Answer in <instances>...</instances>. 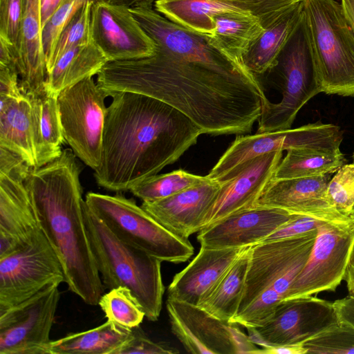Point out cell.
<instances>
[{
	"label": "cell",
	"instance_id": "1",
	"mask_svg": "<svg viewBox=\"0 0 354 354\" xmlns=\"http://www.w3.org/2000/svg\"><path fill=\"white\" fill-rule=\"evenodd\" d=\"M96 83L109 96L133 92L162 101L213 136L250 132L268 100L257 77L231 76L157 46L147 57L108 62Z\"/></svg>",
	"mask_w": 354,
	"mask_h": 354
},
{
	"label": "cell",
	"instance_id": "2",
	"mask_svg": "<svg viewBox=\"0 0 354 354\" xmlns=\"http://www.w3.org/2000/svg\"><path fill=\"white\" fill-rule=\"evenodd\" d=\"M107 107L99 186L126 192L171 165L201 134L198 127L171 105L140 93L114 92Z\"/></svg>",
	"mask_w": 354,
	"mask_h": 354
},
{
	"label": "cell",
	"instance_id": "3",
	"mask_svg": "<svg viewBox=\"0 0 354 354\" xmlns=\"http://www.w3.org/2000/svg\"><path fill=\"white\" fill-rule=\"evenodd\" d=\"M72 149L39 168L25 185L40 229L57 254L69 290L86 304L98 305L104 286L97 270L84 218L80 167Z\"/></svg>",
	"mask_w": 354,
	"mask_h": 354
},
{
	"label": "cell",
	"instance_id": "4",
	"mask_svg": "<svg viewBox=\"0 0 354 354\" xmlns=\"http://www.w3.org/2000/svg\"><path fill=\"white\" fill-rule=\"evenodd\" d=\"M317 230L252 245L242 298L231 323L255 328L268 319L306 264Z\"/></svg>",
	"mask_w": 354,
	"mask_h": 354
},
{
	"label": "cell",
	"instance_id": "5",
	"mask_svg": "<svg viewBox=\"0 0 354 354\" xmlns=\"http://www.w3.org/2000/svg\"><path fill=\"white\" fill-rule=\"evenodd\" d=\"M83 208L91 250L104 287L130 289L145 317L149 321H156L165 292L162 261L120 240L88 208L85 201Z\"/></svg>",
	"mask_w": 354,
	"mask_h": 354
},
{
	"label": "cell",
	"instance_id": "6",
	"mask_svg": "<svg viewBox=\"0 0 354 354\" xmlns=\"http://www.w3.org/2000/svg\"><path fill=\"white\" fill-rule=\"evenodd\" d=\"M322 93L354 97V30L341 3L301 0Z\"/></svg>",
	"mask_w": 354,
	"mask_h": 354
},
{
	"label": "cell",
	"instance_id": "7",
	"mask_svg": "<svg viewBox=\"0 0 354 354\" xmlns=\"http://www.w3.org/2000/svg\"><path fill=\"white\" fill-rule=\"evenodd\" d=\"M84 201L120 240L162 262L183 263L194 254L188 239L171 232L132 198L88 192Z\"/></svg>",
	"mask_w": 354,
	"mask_h": 354
},
{
	"label": "cell",
	"instance_id": "8",
	"mask_svg": "<svg viewBox=\"0 0 354 354\" xmlns=\"http://www.w3.org/2000/svg\"><path fill=\"white\" fill-rule=\"evenodd\" d=\"M270 71L281 79L282 98L263 104L257 133L290 129L303 106L322 93L302 14Z\"/></svg>",
	"mask_w": 354,
	"mask_h": 354
},
{
	"label": "cell",
	"instance_id": "9",
	"mask_svg": "<svg viewBox=\"0 0 354 354\" xmlns=\"http://www.w3.org/2000/svg\"><path fill=\"white\" fill-rule=\"evenodd\" d=\"M107 97L109 93L89 77L63 89L57 98L65 141L93 170L101 160Z\"/></svg>",
	"mask_w": 354,
	"mask_h": 354
},
{
	"label": "cell",
	"instance_id": "10",
	"mask_svg": "<svg viewBox=\"0 0 354 354\" xmlns=\"http://www.w3.org/2000/svg\"><path fill=\"white\" fill-rule=\"evenodd\" d=\"M353 252L354 209L347 217L317 228L308 259L284 299L334 291L344 278Z\"/></svg>",
	"mask_w": 354,
	"mask_h": 354
},
{
	"label": "cell",
	"instance_id": "11",
	"mask_svg": "<svg viewBox=\"0 0 354 354\" xmlns=\"http://www.w3.org/2000/svg\"><path fill=\"white\" fill-rule=\"evenodd\" d=\"M343 140L340 128L320 121L295 129L237 136L207 176L220 183L255 157L292 149L338 151Z\"/></svg>",
	"mask_w": 354,
	"mask_h": 354
},
{
	"label": "cell",
	"instance_id": "12",
	"mask_svg": "<svg viewBox=\"0 0 354 354\" xmlns=\"http://www.w3.org/2000/svg\"><path fill=\"white\" fill-rule=\"evenodd\" d=\"M64 281L61 261L40 230L18 250L0 257V310L29 299L50 283Z\"/></svg>",
	"mask_w": 354,
	"mask_h": 354
},
{
	"label": "cell",
	"instance_id": "13",
	"mask_svg": "<svg viewBox=\"0 0 354 354\" xmlns=\"http://www.w3.org/2000/svg\"><path fill=\"white\" fill-rule=\"evenodd\" d=\"M172 333L185 349L201 354H257L259 348L236 324L221 321L198 306L167 299Z\"/></svg>",
	"mask_w": 354,
	"mask_h": 354
},
{
	"label": "cell",
	"instance_id": "14",
	"mask_svg": "<svg viewBox=\"0 0 354 354\" xmlns=\"http://www.w3.org/2000/svg\"><path fill=\"white\" fill-rule=\"evenodd\" d=\"M50 283L29 299L0 310V354H47L60 299Z\"/></svg>",
	"mask_w": 354,
	"mask_h": 354
},
{
	"label": "cell",
	"instance_id": "15",
	"mask_svg": "<svg viewBox=\"0 0 354 354\" xmlns=\"http://www.w3.org/2000/svg\"><path fill=\"white\" fill-rule=\"evenodd\" d=\"M31 169L19 156L0 147V257L41 230L25 185Z\"/></svg>",
	"mask_w": 354,
	"mask_h": 354
},
{
	"label": "cell",
	"instance_id": "16",
	"mask_svg": "<svg viewBox=\"0 0 354 354\" xmlns=\"http://www.w3.org/2000/svg\"><path fill=\"white\" fill-rule=\"evenodd\" d=\"M130 10L156 46L171 55L203 64L231 76L256 77L243 63L228 57L211 46L203 35L169 21L152 6H135Z\"/></svg>",
	"mask_w": 354,
	"mask_h": 354
},
{
	"label": "cell",
	"instance_id": "17",
	"mask_svg": "<svg viewBox=\"0 0 354 354\" xmlns=\"http://www.w3.org/2000/svg\"><path fill=\"white\" fill-rule=\"evenodd\" d=\"M339 324L333 302L312 296L286 299L268 319L255 327L263 346L303 344Z\"/></svg>",
	"mask_w": 354,
	"mask_h": 354
},
{
	"label": "cell",
	"instance_id": "18",
	"mask_svg": "<svg viewBox=\"0 0 354 354\" xmlns=\"http://www.w3.org/2000/svg\"><path fill=\"white\" fill-rule=\"evenodd\" d=\"M91 39L108 62L152 55L156 45L134 17L130 8L104 0L95 1L91 10Z\"/></svg>",
	"mask_w": 354,
	"mask_h": 354
},
{
	"label": "cell",
	"instance_id": "19",
	"mask_svg": "<svg viewBox=\"0 0 354 354\" xmlns=\"http://www.w3.org/2000/svg\"><path fill=\"white\" fill-rule=\"evenodd\" d=\"M297 214L267 206H254L227 216L198 232L201 246L238 248L261 243Z\"/></svg>",
	"mask_w": 354,
	"mask_h": 354
},
{
	"label": "cell",
	"instance_id": "20",
	"mask_svg": "<svg viewBox=\"0 0 354 354\" xmlns=\"http://www.w3.org/2000/svg\"><path fill=\"white\" fill-rule=\"evenodd\" d=\"M281 158V151L255 157L221 183V189L205 217L202 229L232 214L254 207L273 178Z\"/></svg>",
	"mask_w": 354,
	"mask_h": 354
},
{
	"label": "cell",
	"instance_id": "21",
	"mask_svg": "<svg viewBox=\"0 0 354 354\" xmlns=\"http://www.w3.org/2000/svg\"><path fill=\"white\" fill-rule=\"evenodd\" d=\"M329 175L272 179L254 206H267L290 213L337 220L351 213L337 210L327 196Z\"/></svg>",
	"mask_w": 354,
	"mask_h": 354
},
{
	"label": "cell",
	"instance_id": "22",
	"mask_svg": "<svg viewBox=\"0 0 354 354\" xmlns=\"http://www.w3.org/2000/svg\"><path fill=\"white\" fill-rule=\"evenodd\" d=\"M221 187L220 182L209 178L169 197L142 202L141 207L171 232L188 239L202 230Z\"/></svg>",
	"mask_w": 354,
	"mask_h": 354
},
{
	"label": "cell",
	"instance_id": "23",
	"mask_svg": "<svg viewBox=\"0 0 354 354\" xmlns=\"http://www.w3.org/2000/svg\"><path fill=\"white\" fill-rule=\"evenodd\" d=\"M246 248L201 246L193 260L174 276L168 286L167 299L198 306Z\"/></svg>",
	"mask_w": 354,
	"mask_h": 354
},
{
	"label": "cell",
	"instance_id": "24",
	"mask_svg": "<svg viewBox=\"0 0 354 354\" xmlns=\"http://www.w3.org/2000/svg\"><path fill=\"white\" fill-rule=\"evenodd\" d=\"M41 32L40 0H24L17 68L21 92L30 97H39L46 93Z\"/></svg>",
	"mask_w": 354,
	"mask_h": 354
},
{
	"label": "cell",
	"instance_id": "25",
	"mask_svg": "<svg viewBox=\"0 0 354 354\" xmlns=\"http://www.w3.org/2000/svg\"><path fill=\"white\" fill-rule=\"evenodd\" d=\"M154 9L169 21L192 32L211 35L216 15L232 11H248V4L232 0H158Z\"/></svg>",
	"mask_w": 354,
	"mask_h": 354
},
{
	"label": "cell",
	"instance_id": "26",
	"mask_svg": "<svg viewBox=\"0 0 354 354\" xmlns=\"http://www.w3.org/2000/svg\"><path fill=\"white\" fill-rule=\"evenodd\" d=\"M0 147L19 156L36 168V152L30 98L0 97Z\"/></svg>",
	"mask_w": 354,
	"mask_h": 354
},
{
	"label": "cell",
	"instance_id": "27",
	"mask_svg": "<svg viewBox=\"0 0 354 354\" xmlns=\"http://www.w3.org/2000/svg\"><path fill=\"white\" fill-rule=\"evenodd\" d=\"M211 35L204 36L214 48L228 57L243 63V57L265 30L259 17L248 11L227 12L214 18Z\"/></svg>",
	"mask_w": 354,
	"mask_h": 354
},
{
	"label": "cell",
	"instance_id": "28",
	"mask_svg": "<svg viewBox=\"0 0 354 354\" xmlns=\"http://www.w3.org/2000/svg\"><path fill=\"white\" fill-rule=\"evenodd\" d=\"M302 14V2L297 0L287 8L252 44L243 57L246 68L254 75L268 72Z\"/></svg>",
	"mask_w": 354,
	"mask_h": 354
},
{
	"label": "cell",
	"instance_id": "29",
	"mask_svg": "<svg viewBox=\"0 0 354 354\" xmlns=\"http://www.w3.org/2000/svg\"><path fill=\"white\" fill-rule=\"evenodd\" d=\"M107 62L104 55L92 41L71 48L47 72L46 92L58 95L63 89L97 75Z\"/></svg>",
	"mask_w": 354,
	"mask_h": 354
},
{
	"label": "cell",
	"instance_id": "30",
	"mask_svg": "<svg viewBox=\"0 0 354 354\" xmlns=\"http://www.w3.org/2000/svg\"><path fill=\"white\" fill-rule=\"evenodd\" d=\"M30 98L32 105L36 168H39L61 155L63 151L62 145L65 139L59 114L57 95L46 92L41 97Z\"/></svg>",
	"mask_w": 354,
	"mask_h": 354
},
{
	"label": "cell",
	"instance_id": "31",
	"mask_svg": "<svg viewBox=\"0 0 354 354\" xmlns=\"http://www.w3.org/2000/svg\"><path fill=\"white\" fill-rule=\"evenodd\" d=\"M252 246L247 247L198 306L213 317L230 322L242 298Z\"/></svg>",
	"mask_w": 354,
	"mask_h": 354
},
{
	"label": "cell",
	"instance_id": "32",
	"mask_svg": "<svg viewBox=\"0 0 354 354\" xmlns=\"http://www.w3.org/2000/svg\"><path fill=\"white\" fill-rule=\"evenodd\" d=\"M131 330L107 320L94 328L51 340L47 354H114L128 339Z\"/></svg>",
	"mask_w": 354,
	"mask_h": 354
},
{
	"label": "cell",
	"instance_id": "33",
	"mask_svg": "<svg viewBox=\"0 0 354 354\" xmlns=\"http://www.w3.org/2000/svg\"><path fill=\"white\" fill-rule=\"evenodd\" d=\"M346 162L340 150L289 149L277 166L273 179L330 175L335 173Z\"/></svg>",
	"mask_w": 354,
	"mask_h": 354
},
{
	"label": "cell",
	"instance_id": "34",
	"mask_svg": "<svg viewBox=\"0 0 354 354\" xmlns=\"http://www.w3.org/2000/svg\"><path fill=\"white\" fill-rule=\"evenodd\" d=\"M209 178L178 169L153 175L136 183L130 192L143 202H153L207 180Z\"/></svg>",
	"mask_w": 354,
	"mask_h": 354
},
{
	"label": "cell",
	"instance_id": "35",
	"mask_svg": "<svg viewBox=\"0 0 354 354\" xmlns=\"http://www.w3.org/2000/svg\"><path fill=\"white\" fill-rule=\"evenodd\" d=\"M98 305L107 320L126 330L139 326L145 317L142 306L126 287L120 286L104 293Z\"/></svg>",
	"mask_w": 354,
	"mask_h": 354
},
{
	"label": "cell",
	"instance_id": "36",
	"mask_svg": "<svg viewBox=\"0 0 354 354\" xmlns=\"http://www.w3.org/2000/svg\"><path fill=\"white\" fill-rule=\"evenodd\" d=\"M94 2V1H88L85 3L62 30L53 56L46 64V74L56 60L67 50L75 46L91 41V10Z\"/></svg>",
	"mask_w": 354,
	"mask_h": 354
},
{
	"label": "cell",
	"instance_id": "37",
	"mask_svg": "<svg viewBox=\"0 0 354 354\" xmlns=\"http://www.w3.org/2000/svg\"><path fill=\"white\" fill-rule=\"evenodd\" d=\"M306 353H354V327L339 323L303 344Z\"/></svg>",
	"mask_w": 354,
	"mask_h": 354
},
{
	"label": "cell",
	"instance_id": "38",
	"mask_svg": "<svg viewBox=\"0 0 354 354\" xmlns=\"http://www.w3.org/2000/svg\"><path fill=\"white\" fill-rule=\"evenodd\" d=\"M88 1L98 0H62L58 8L47 21L41 32L46 64L53 56L57 41L64 28Z\"/></svg>",
	"mask_w": 354,
	"mask_h": 354
},
{
	"label": "cell",
	"instance_id": "39",
	"mask_svg": "<svg viewBox=\"0 0 354 354\" xmlns=\"http://www.w3.org/2000/svg\"><path fill=\"white\" fill-rule=\"evenodd\" d=\"M327 196L339 212L349 213L354 209V162L344 164L329 180Z\"/></svg>",
	"mask_w": 354,
	"mask_h": 354
},
{
	"label": "cell",
	"instance_id": "40",
	"mask_svg": "<svg viewBox=\"0 0 354 354\" xmlns=\"http://www.w3.org/2000/svg\"><path fill=\"white\" fill-rule=\"evenodd\" d=\"M23 9L24 0H0V37L15 47L17 59L21 46Z\"/></svg>",
	"mask_w": 354,
	"mask_h": 354
},
{
	"label": "cell",
	"instance_id": "41",
	"mask_svg": "<svg viewBox=\"0 0 354 354\" xmlns=\"http://www.w3.org/2000/svg\"><path fill=\"white\" fill-rule=\"evenodd\" d=\"M179 351L171 344L151 339L139 326L131 329L128 339L114 354H176Z\"/></svg>",
	"mask_w": 354,
	"mask_h": 354
},
{
	"label": "cell",
	"instance_id": "42",
	"mask_svg": "<svg viewBox=\"0 0 354 354\" xmlns=\"http://www.w3.org/2000/svg\"><path fill=\"white\" fill-rule=\"evenodd\" d=\"M328 221L333 220H328L313 216L297 214L290 221L284 224L261 242L301 235L317 230L320 225Z\"/></svg>",
	"mask_w": 354,
	"mask_h": 354
},
{
	"label": "cell",
	"instance_id": "43",
	"mask_svg": "<svg viewBox=\"0 0 354 354\" xmlns=\"http://www.w3.org/2000/svg\"><path fill=\"white\" fill-rule=\"evenodd\" d=\"M249 5L266 28L297 0H232Z\"/></svg>",
	"mask_w": 354,
	"mask_h": 354
},
{
	"label": "cell",
	"instance_id": "44",
	"mask_svg": "<svg viewBox=\"0 0 354 354\" xmlns=\"http://www.w3.org/2000/svg\"><path fill=\"white\" fill-rule=\"evenodd\" d=\"M23 95L18 72L7 66H0V97L19 98Z\"/></svg>",
	"mask_w": 354,
	"mask_h": 354
},
{
	"label": "cell",
	"instance_id": "45",
	"mask_svg": "<svg viewBox=\"0 0 354 354\" xmlns=\"http://www.w3.org/2000/svg\"><path fill=\"white\" fill-rule=\"evenodd\" d=\"M339 323L354 327V297L348 296L333 301Z\"/></svg>",
	"mask_w": 354,
	"mask_h": 354
},
{
	"label": "cell",
	"instance_id": "46",
	"mask_svg": "<svg viewBox=\"0 0 354 354\" xmlns=\"http://www.w3.org/2000/svg\"><path fill=\"white\" fill-rule=\"evenodd\" d=\"M257 354H306V350L303 344H286L261 348Z\"/></svg>",
	"mask_w": 354,
	"mask_h": 354
},
{
	"label": "cell",
	"instance_id": "47",
	"mask_svg": "<svg viewBox=\"0 0 354 354\" xmlns=\"http://www.w3.org/2000/svg\"><path fill=\"white\" fill-rule=\"evenodd\" d=\"M62 0H40L41 29L58 8Z\"/></svg>",
	"mask_w": 354,
	"mask_h": 354
},
{
	"label": "cell",
	"instance_id": "48",
	"mask_svg": "<svg viewBox=\"0 0 354 354\" xmlns=\"http://www.w3.org/2000/svg\"><path fill=\"white\" fill-rule=\"evenodd\" d=\"M344 280L346 281L348 295L354 297V252L349 262Z\"/></svg>",
	"mask_w": 354,
	"mask_h": 354
},
{
	"label": "cell",
	"instance_id": "49",
	"mask_svg": "<svg viewBox=\"0 0 354 354\" xmlns=\"http://www.w3.org/2000/svg\"><path fill=\"white\" fill-rule=\"evenodd\" d=\"M111 3L123 5L131 8L135 6H152L158 0H104Z\"/></svg>",
	"mask_w": 354,
	"mask_h": 354
},
{
	"label": "cell",
	"instance_id": "50",
	"mask_svg": "<svg viewBox=\"0 0 354 354\" xmlns=\"http://www.w3.org/2000/svg\"><path fill=\"white\" fill-rule=\"evenodd\" d=\"M345 16L354 30V0H341Z\"/></svg>",
	"mask_w": 354,
	"mask_h": 354
},
{
	"label": "cell",
	"instance_id": "51",
	"mask_svg": "<svg viewBox=\"0 0 354 354\" xmlns=\"http://www.w3.org/2000/svg\"><path fill=\"white\" fill-rule=\"evenodd\" d=\"M352 158H353V162H354V152H353V153Z\"/></svg>",
	"mask_w": 354,
	"mask_h": 354
}]
</instances>
